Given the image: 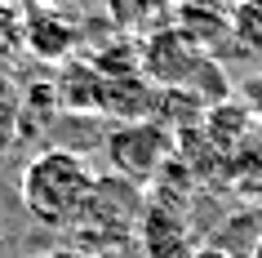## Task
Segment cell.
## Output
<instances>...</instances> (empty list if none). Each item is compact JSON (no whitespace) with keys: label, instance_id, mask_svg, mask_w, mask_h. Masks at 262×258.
Returning <instances> with one entry per match:
<instances>
[{"label":"cell","instance_id":"cell-1","mask_svg":"<svg viewBox=\"0 0 262 258\" xmlns=\"http://www.w3.org/2000/svg\"><path fill=\"white\" fill-rule=\"evenodd\" d=\"M98 174L80 151L71 147H45L36 151L23 174H18V201L40 227L71 231L84 218L89 201H94Z\"/></svg>","mask_w":262,"mask_h":258},{"label":"cell","instance_id":"cell-2","mask_svg":"<svg viewBox=\"0 0 262 258\" xmlns=\"http://www.w3.org/2000/svg\"><path fill=\"white\" fill-rule=\"evenodd\" d=\"M102 151H107L111 174L142 187V183L165 174V165L178 156V143H173V129L160 121H129V125H116L107 134Z\"/></svg>","mask_w":262,"mask_h":258},{"label":"cell","instance_id":"cell-3","mask_svg":"<svg viewBox=\"0 0 262 258\" xmlns=\"http://www.w3.org/2000/svg\"><path fill=\"white\" fill-rule=\"evenodd\" d=\"M209 67H213V58L200 54L173 27H160L142 45V76H151L165 89H187V94H195L200 89V71H209Z\"/></svg>","mask_w":262,"mask_h":258},{"label":"cell","instance_id":"cell-4","mask_svg":"<svg viewBox=\"0 0 262 258\" xmlns=\"http://www.w3.org/2000/svg\"><path fill=\"white\" fill-rule=\"evenodd\" d=\"M138 249L142 258H195L200 245H195L191 223L182 218V209L147 201V209L138 218Z\"/></svg>","mask_w":262,"mask_h":258},{"label":"cell","instance_id":"cell-5","mask_svg":"<svg viewBox=\"0 0 262 258\" xmlns=\"http://www.w3.org/2000/svg\"><path fill=\"white\" fill-rule=\"evenodd\" d=\"M76 45H80V31L71 27L67 18H58L54 9H36L23 23V49L45 58V63H67Z\"/></svg>","mask_w":262,"mask_h":258},{"label":"cell","instance_id":"cell-6","mask_svg":"<svg viewBox=\"0 0 262 258\" xmlns=\"http://www.w3.org/2000/svg\"><path fill=\"white\" fill-rule=\"evenodd\" d=\"M54 89H58V107H80V111H102L107 107V76L94 63H80V58L62 63Z\"/></svg>","mask_w":262,"mask_h":258},{"label":"cell","instance_id":"cell-7","mask_svg":"<svg viewBox=\"0 0 262 258\" xmlns=\"http://www.w3.org/2000/svg\"><path fill=\"white\" fill-rule=\"evenodd\" d=\"M173 31L187 36L200 54H209L222 36H231V14L209 9V5H195V0H178L173 5Z\"/></svg>","mask_w":262,"mask_h":258},{"label":"cell","instance_id":"cell-8","mask_svg":"<svg viewBox=\"0 0 262 258\" xmlns=\"http://www.w3.org/2000/svg\"><path fill=\"white\" fill-rule=\"evenodd\" d=\"M160 14H169L165 0H111V18H116L124 31L138 27V31H147V36H156V31H160L156 18Z\"/></svg>","mask_w":262,"mask_h":258},{"label":"cell","instance_id":"cell-9","mask_svg":"<svg viewBox=\"0 0 262 258\" xmlns=\"http://www.w3.org/2000/svg\"><path fill=\"white\" fill-rule=\"evenodd\" d=\"M231 41L245 54H262V0H240L231 9Z\"/></svg>","mask_w":262,"mask_h":258},{"label":"cell","instance_id":"cell-10","mask_svg":"<svg viewBox=\"0 0 262 258\" xmlns=\"http://www.w3.org/2000/svg\"><path fill=\"white\" fill-rule=\"evenodd\" d=\"M23 23L27 18L18 14L9 0H0V67H9V58L23 54Z\"/></svg>","mask_w":262,"mask_h":258},{"label":"cell","instance_id":"cell-11","mask_svg":"<svg viewBox=\"0 0 262 258\" xmlns=\"http://www.w3.org/2000/svg\"><path fill=\"white\" fill-rule=\"evenodd\" d=\"M18 143V98H0V161Z\"/></svg>","mask_w":262,"mask_h":258},{"label":"cell","instance_id":"cell-12","mask_svg":"<svg viewBox=\"0 0 262 258\" xmlns=\"http://www.w3.org/2000/svg\"><path fill=\"white\" fill-rule=\"evenodd\" d=\"M36 258H94V254H84V249H76V245H67V249H49V254H36Z\"/></svg>","mask_w":262,"mask_h":258},{"label":"cell","instance_id":"cell-13","mask_svg":"<svg viewBox=\"0 0 262 258\" xmlns=\"http://www.w3.org/2000/svg\"><path fill=\"white\" fill-rule=\"evenodd\" d=\"M195 5H209V9H222V14H231L240 0H195Z\"/></svg>","mask_w":262,"mask_h":258},{"label":"cell","instance_id":"cell-14","mask_svg":"<svg viewBox=\"0 0 262 258\" xmlns=\"http://www.w3.org/2000/svg\"><path fill=\"white\" fill-rule=\"evenodd\" d=\"M195 258H231V254H222V249H213V245H200V249H195Z\"/></svg>","mask_w":262,"mask_h":258},{"label":"cell","instance_id":"cell-15","mask_svg":"<svg viewBox=\"0 0 262 258\" xmlns=\"http://www.w3.org/2000/svg\"><path fill=\"white\" fill-rule=\"evenodd\" d=\"M253 258H262V241H258V249H253Z\"/></svg>","mask_w":262,"mask_h":258},{"label":"cell","instance_id":"cell-16","mask_svg":"<svg viewBox=\"0 0 262 258\" xmlns=\"http://www.w3.org/2000/svg\"><path fill=\"white\" fill-rule=\"evenodd\" d=\"M0 245H5V223H0Z\"/></svg>","mask_w":262,"mask_h":258}]
</instances>
